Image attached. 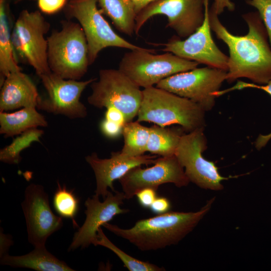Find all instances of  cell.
I'll return each mask as SVG.
<instances>
[{
	"label": "cell",
	"mask_w": 271,
	"mask_h": 271,
	"mask_svg": "<svg viewBox=\"0 0 271 271\" xmlns=\"http://www.w3.org/2000/svg\"><path fill=\"white\" fill-rule=\"evenodd\" d=\"M212 5L218 15L221 14L225 9L230 11H233L235 9L234 3L230 0H214Z\"/></svg>",
	"instance_id": "obj_35"
},
{
	"label": "cell",
	"mask_w": 271,
	"mask_h": 271,
	"mask_svg": "<svg viewBox=\"0 0 271 271\" xmlns=\"http://www.w3.org/2000/svg\"><path fill=\"white\" fill-rule=\"evenodd\" d=\"M165 15L167 27L179 37L187 38L202 24L204 19V0H155L139 12L136 18L134 33L138 35L145 24L152 17Z\"/></svg>",
	"instance_id": "obj_11"
},
{
	"label": "cell",
	"mask_w": 271,
	"mask_h": 271,
	"mask_svg": "<svg viewBox=\"0 0 271 271\" xmlns=\"http://www.w3.org/2000/svg\"><path fill=\"white\" fill-rule=\"evenodd\" d=\"M22 208L29 242L35 247L45 246L48 237L63 226L62 218L52 211L43 186L30 184L26 188Z\"/></svg>",
	"instance_id": "obj_15"
},
{
	"label": "cell",
	"mask_w": 271,
	"mask_h": 271,
	"mask_svg": "<svg viewBox=\"0 0 271 271\" xmlns=\"http://www.w3.org/2000/svg\"><path fill=\"white\" fill-rule=\"evenodd\" d=\"M67 15L77 20L84 32L88 48L89 64L103 49L113 47L141 49L117 35L97 8V0H70L66 6Z\"/></svg>",
	"instance_id": "obj_7"
},
{
	"label": "cell",
	"mask_w": 271,
	"mask_h": 271,
	"mask_svg": "<svg viewBox=\"0 0 271 271\" xmlns=\"http://www.w3.org/2000/svg\"><path fill=\"white\" fill-rule=\"evenodd\" d=\"M150 133V127L141 124L139 122H126L122 126V135L124 145L119 152L125 157H133L144 155Z\"/></svg>",
	"instance_id": "obj_24"
},
{
	"label": "cell",
	"mask_w": 271,
	"mask_h": 271,
	"mask_svg": "<svg viewBox=\"0 0 271 271\" xmlns=\"http://www.w3.org/2000/svg\"><path fill=\"white\" fill-rule=\"evenodd\" d=\"M184 130L181 128H166L155 124L150 127L147 152L161 157L175 155Z\"/></svg>",
	"instance_id": "obj_22"
},
{
	"label": "cell",
	"mask_w": 271,
	"mask_h": 271,
	"mask_svg": "<svg viewBox=\"0 0 271 271\" xmlns=\"http://www.w3.org/2000/svg\"><path fill=\"white\" fill-rule=\"evenodd\" d=\"M122 125L104 118L100 124L102 133L107 138H115L122 134Z\"/></svg>",
	"instance_id": "obj_31"
},
{
	"label": "cell",
	"mask_w": 271,
	"mask_h": 271,
	"mask_svg": "<svg viewBox=\"0 0 271 271\" xmlns=\"http://www.w3.org/2000/svg\"><path fill=\"white\" fill-rule=\"evenodd\" d=\"M12 240L10 236L1 232V257L8 254L7 251L12 245Z\"/></svg>",
	"instance_id": "obj_36"
},
{
	"label": "cell",
	"mask_w": 271,
	"mask_h": 271,
	"mask_svg": "<svg viewBox=\"0 0 271 271\" xmlns=\"http://www.w3.org/2000/svg\"><path fill=\"white\" fill-rule=\"evenodd\" d=\"M50 24L39 11L20 14L11 34L14 50L40 76L51 72L48 61V40L45 35Z\"/></svg>",
	"instance_id": "obj_8"
},
{
	"label": "cell",
	"mask_w": 271,
	"mask_h": 271,
	"mask_svg": "<svg viewBox=\"0 0 271 271\" xmlns=\"http://www.w3.org/2000/svg\"><path fill=\"white\" fill-rule=\"evenodd\" d=\"M227 71L210 67L196 68L167 77L156 87L199 104L205 111L214 106V94L226 78Z\"/></svg>",
	"instance_id": "obj_9"
},
{
	"label": "cell",
	"mask_w": 271,
	"mask_h": 271,
	"mask_svg": "<svg viewBox=\"0 0 271 271\" xmlns=\"http://www.w3.org/2000/svg\"><path fill=\"white\" fill-rule=\"evenodd\" d=\"M211 30L227 46L229 56L226 80L229 83L246 78L253 83L264 85L271 80V47L265 26L258 12L243 14L248 31L234 35L221 23L213 5L209 9Z\"/></svg>",
	"instance_id": "obj_1"
},
{
	"label": "cell",
	"mask_w": 271,
	"mask_h": 271,
	"mask_svg": "<svg viewBox=\"0 0 271 271\" xmlns=\"http://www.w3.org/2000/svg\"><path fill=\"white\" fill-rule=\"evenodd\" d=\"M246 88H252L261 89L267 92L271 96V80L266 84L264 85H259L253 83H250L242 81H238L236 84L233 87L225 90H219L215 93V95L217 97L229 91L235 90H241ZM270 139L271 132L266 135H259L255 142V148L258 150H260L266 145Z\"/></svg>",
	"instance_id": "obj_28"
},
{
	"label": "cell",
	"mask_w": 271,
	"mask_h": 271,
	"mask_svg": "<svg viewBox=\"0 0 271 271\" xmlns=\"http://www.w3.org/2000/svg\"><path fill=\"white\" fill-rule=\"evenodd\" d=\"M47 97H40L37 108L70 119L82 118L87 115L80 98L85 88L96 78L85 81L66 79L51 72L40 76Z\"/></svg>",
	"instance_id": "obj_12"
},
{
	"label": "cell",
	"mask_w": 271,
	"mask_h": 271,
	"mask_svg": "<svg viewBox=\"0 0 271 271\" xmlns=\"http://www.w3.org/2000/svg\"><path fill=\"white\" fill-rule=\"evenodd\" d=\"M135 8L137 14L140 12L143 8L149 5L151 2L155 0H132Z\"/></svg>",
	"instance_id": "obj_37"
},
{
	"label": "cell",
	"mask_w": 271,
	"mask_h": 271,
	"mask_svg": "<svg viewBox=\"0 0 271 271\" xmlns=\"http://www.w3.org/2000/svg\"><path fill=\"white\" fill-rule=\"evenodd\" d=\"M48 122L36 107L22 108L13 112L0 111V133L5 137L18 136L29 129L46 127Z\"/></svg>",
	"instance_id": "obj_20"
},
{
	"label": "cell",
	"mask_w": 271,
	"mask_h": 271,
	"mask_svg": "<svg viewBox=\"0 0 271 271\" xmlns=\"http://www.w3.org/2000/svg\"><path fill=\"white\" fill-rule=\"evenodd\" d=\"M101 13L111 20L120 32L132 36L134 33L137 13L132 0H97Z\"/></svg>",
	"instance_id": "obj_21"
},
{
	"label": "cell",
	"mask_w": 271,
	"mask_h": 271,
	"mask_svg": "<svg viewBox=\"0 0 271 271\" xmlns=\"http://www.w3.org/2000/svg\"><path fill=\"white\" fill-rule=\"evenodd\" d=\"M141 166L131 169L118 180L125 199L132 198L145 188L157 191L164 184L173 183L182 187L190 182L175 155L161 157L151 167L142 168Z\"/></svg>",
	"instance_id": "obj_14"
},
{
	"label": "cell",
	"mask_w": 271,
	"mask_h": 271,
	"mask_svg": "<svg viewBox=\"0 0 271 271\" xmlns=\"http://www.w3.org/2000/svg\"><path fill=\"white\" fill-rule=\"evenodd\" d=\"M54 208L62 218L71 219L74 227L78 226L75 218L78 213L79 200L73 190H69L57 182V188L53 199Z\"/></svg>",
	"instance_id": "obj_27"
},
{
	"label": "cell",
	"mask_w": 271,
	"mask_h": 271,
	"mask_svg": "<svg viewBox=\"0 0 271 271\" xmlns=\"http://www.w3.org/2000/svg\"><path fill=\"white\" fill-rule=\"evenodd\" d=\"M204 128L185 133L182 136L175 155L190 182L199 187L212 190L223 189L221 183L229 178L222 177L215 164L205 159L202 153L207 148Z\"/></svg>",
	"instance_id": "obj_10"
},
{
	"label": "cell",
	"mask_w": 271,
	"mask_h": 271,
	"mask_svg": "<svg viewBox=\"0 0 271 271\" xmlns=\"http://www.w3.org/2000/svg\"><path fill=\"white\" fill-rule=\"evenodd\" d=\"M246 3L257 10L266 29L271 47V0H246Z\"/></svg>",
	"instance_id": "obj_29"
},
{
	"label": "cell",
	"mask_w": 271,
	"mask_h": 271,
	"mask_svg": "<svg viewBox=\"0 0 271 271\" xmlns=\"http://www.w3.org/2000/svg\"><path fill=\"white\" fill-rule=\"evenodd\" d=\"M99 198L95 194L85 201L86 218L83 225L74 233L68 248L69 251L78 247L85 248L91 244L95 245L99 228L115 216L129 211L121 208L125 199L123 192L115 191L114 194L109 191L103 202L100 201Z\"/></svg>",
	"instance_id": "obj_16"
},
{
	"label": "cell",
	"mask_w": 271,
	"mask_h": 271,
	"mask_svg": "<svg viewBox=\"0 0 271 271\" xmlns=\"http://www.w3.org/2000/svg\"><path fill=\"white\" fill-rule=\"evenodd\" d=\"M43 133V130L34 128L17 136L9 145L1 150L0 161L8 164H18L22 160L21 152L29 148L33 143L39 142Z\"/></svg>",
	"instance_id": "obj_25"
},
{
	"label": "cell",
	"mask_w": 271,
	"mask_h": 271,
	"mask_svg": "<svg viewBox=\"0 0 271 271\" xmlns=\"http://www.w3.org/2000/svg\"><path fill=\"white\" fill-rule=\"evenodd\" d=\"M5 1L0 0L1 84L10 73L21 71L14 56V49L7 21Z\"/></svg>",
	"instance_id": "obj_23"
},
{
	"label": "cell",
	"mask_w": 271,
	"mask_h": 271,
	"mask_svg": "<svg viewBox=\"0 0 271 271\" xmlns=\"http://www.w3.org/2000/svg\"><path fill=\"white\" fill-rule=\"evenodd\" d=\"M61 23V30L47 39L49 66L52 72L64 79L79 80L90 65L86 37L78 23Z\"/></svg>",
	"instance_id": "obj_4"
},
{
	"label": "cell",
	"mask_w": 271,
	"mask_h": 271,
	"mask_svg": "<svg viewBox=\"0 0 271 271\" xmlns=\"http://www.w3.org/2000/svg\"><path fill=\"white\" fill-rule=\"evenodd\" d=\"M143 94L138 122L163 127L179 124L188 133L204 128L206 111L193 101L156 86L144 88Z\"/></svg>",
	"instance_id": "obj_3"
},
{
	"label": "cell",
	"mask_w": 271,
	"mask_h": 271,
	"mask_svg": "<svg viewBox=\"0 0 271 271\" xmlns=\"http://www.w3.org/2000/svg\"><path fill=\"white\" fill-rule=\"evenodd\" d=\"M0 94V111L37 106L41 97L31 79L21 71L12 72L5 79Z\"/></svg>",
	"instance_id": "obj_18"
},
{
	"label": "cell",
	"mask_w": 271,
	"mask_h": 271,
	"mask_svg": "<svg viewBox=\"0 0 271 271\" xmlns=\"http://www.w3.org/2000/svg\"><path fill=\"white\" fill-rule=\"evenodd\" d=\"M204 1V19L201 26L184 40L172 38L163 44V51L208 67L227 71L228 57L215 43L211 33L209 0Z\"/></svg>",
	"instance_id": "obj_13"
},
{
	"label": "cell",
	"mask_w": 271,
	"mask_h": 271,
	"mask_svg": "<svg viewBox=\"0 0 271 271\" xmlns=\"http://www.w3.org/2000/svg\"><path fill=\"white\" fill-rule=\"evenodd\" d=\"M215 197L197 212H167L139 220L128 229L108 223L103 226L142 251L155 250L177 244L191 232L209 212Z\"/></svg>",
	"instance_id": "obj_2"
},
{
	"label": "cell",
	"mask_w": 271,
	"mask_h": 271,
	"mask_svg": "<svg viewBox=\"0 0 271 271\" xmlns=\"http://www.w3.org/2000/svg\"><path fill=\"white\" fill-rule=\"evenodd\" d=\"M100 245L113 251L129 271H163L164 268L147 261L138 259L124 252L114 245L104 234L100 227L97 232V240L95 246Z\"/></svg>",
	"instance_id": "obj_26"
},
{
	"label": "cell",
	"mask_w": 271,
	"mask_h": 271,
	"mask_svg": "<svg viewBox=\"0 0 271 271\" xmlns=\"http://www.w3.org/2000/svg\"><path fill=\"white\" fill-rule=\"evenodd\" d=\"M170 208V202L167 198L157 196L149 209L154 213L161 214L168 212Z\"/></svg>",
	"instance_id": "obj_33"
},
{
	"label": "cell",
	"mask_w": 271,
	"mask_h": 271,
	"mask_svg": "<svg viewBox=\"0 0 271 271\" xmlns=\"http://www.w3.org/2000/svg\"><path fill=\"white\" fill-rule=\"evenodd\" d=\"M104 118L122 126L126 122L124 114L119 109L114 107L106 108Z\"/></svg>",
	"instance_id": "obj_34"
},
{
	"label": "cell",
	"mask_w": 271,
	"mask_h": 271,
	"mask_svg": "<svg viewBox=\"0 0 271 271\" xmlns=\"http://www.w3.org/2000/svg\"><path fill=\"white\" fill-rule=\"evenodd\" d=\"M1 263L37 271L75 270L49 252L45 246L35 247L30 252L22 255L12 256L6 254L1 257Z\"/></svg>",
	"instance_id": "obj_19"
},
{
	"label": "cell",
	"mask_w": 271,
	"mask_h": 271,
	"mask_svg": "<svg viewBox=\"0 0 271 271\" xmlns=\"http://www.w3.org/2000/svg\"><path fill=\"white\" fill-rule=\"evenodd\" d=\"M156 190L152 188H145L136 194L139 204L144 208L149 209L157 197Z\"/></svg>",
	"instance_id": "obj_32"
},
{
	"label": "cell",
	"mask_w": 271,
	"mask_h": 271,
	"mask_svg": "<svg viewBox=\"0 0 271 271\" xmlns=\"http://www.w3.org/2000/svg\"><path fill=\"white\" fill-rule=\"evenodd\" d=\"M154 51L143 48L125 53L118 69L139 87L146 88L170 76L195 69L199 64L171 52L154 54Z\"/></svg>",
	"instance_id": "obj_5"
},
{
	"label": "cell",
	"mask_w": 271,
	"mask_h": 271,
	"mask_svg": "<svg viewBox=\"0 0 271 271\" xmlns=\"http://www.w3.org/2000/svg\"><path fill=\"white\" fill-rule=\"evenodd\" d=\"M89 104L98 108L114 107L124 115L126 122L138 115L143 99V90L120 70L101 69L99 78L91 84Z\"/></svg>",
	"instance_id": "obj_6"
},
{
	"label": "cell",
	"mask_w": 271,
	"mask_h": 271,
	"mask_svg": "<svg viewBox=\"0 0 271 271\" xmlns=\"http://www.w3.org/2000/svg\"><path fill=\"white\" fill-rule=\"evenodd\" d=\"M156 156L141 155L133 157H125L119 152L111 153L109 158L101 159L96 153L85 157L86 162L93 170L96 179L95 194L104 199L109 191L108 188L115 192L113 182L119 180L130 170L143 165L154 164Z\"/></svg>",
	"instance_id": "obj_17"
},
{
	"label": "cell",
	"mask_w": 271,
	"mask_h": 271,
	"mask_svg": "<svg viewBox=\"0 0 271 271\" xmlns=\"http://www.w3.org/2000/svg\"><path fill=\"white\" fill-rule=\"evenodd\" d=\"M67 4V0H38L39 9L42 12L47 14H52L59 11Z\"/></svg>",
	"instance_id": "obj_30"
}]
</instances>
